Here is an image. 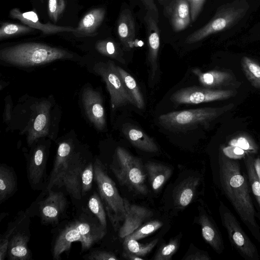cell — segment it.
<instances>
[{"instance_id":"cell-33","label":"cell","mask_w":260,"mask_h":260,"mask_svg":"<svg viewBox=\"0 0 260 260\" xmlns=\"http://www.w3.org/2000/svg\"><path fill=\"white\" fill-rule=\"evenodd\" d=\"M95 48L98 52L105 56L113 58L122 63L125 62L121 49L112 40H100L96 43Z\"/></svg>"},{"instance_id":"cell-6","label":"cell","mask_w":260,"mask_h":260,"mask_svg":"<svg viewBox=\"0 0 260 260\" xmlns=\"http://www.w3.org/2000/svg\"><path fill=\"white\" fill-rule=\"evenodd\" d=\"M222 112L214 108H203L173 111L160 115L159 124L165 128L174 131L193 129L207 124Z\"/></svg>"},{"instance_id":"cell-9","label":"cell","mask_w":260,"mask_h":260,"mask_svg":"<svg viewBox=\"0 0 260 260\" xmlns=\"http://www.w3.org/2000/svg\"><path fill=\"white\" fill-rule=\"evenodd\" d=\"M114 65L115 63L111 60L106 63L100 62L94 64L93 70L105 81L113 109L129 104L134 105Z\"/></svg>"},{"instance_id":"cell-18","label":"cell","mask_w":260,"mask_h":260,"mask_svg":"<svg viewBox=\"0 0 260 260\" xmlns=\"http://www.w3.org/2000/svg\"><path fill=\"white\" fill-rule=\"evenodd\" d=\"M198 222L206 242L218 254L223 252L224 245L221 233L214 220L204 209L200 213Z\"/></svg>"},{"instance_id":"cell-32","label":"cell","mask_w":260,"mask_h":260,"mask_svg":"<svg viewBox=\"0 0 260 260\" xmlns=\"http://www.w3.org/2000/svg\"><path fill=\"white\" fill-rule=\"evenodd\" d=\"M253 157L252 154H249L243 158L250 187L260 208V182L255 172Z\"/></svg>"},{"instance_id":"cell-4","label":"cell","mask_w":260,"mask_h":260,"mask_svg":"<svg viewBox=\"0 0 260 260\" xmlns=\"http://www.w3.org/2000/svg\"><path fill=\"white\" fill-rule=\"evenodd\" d=\"M110 168L121 186L137 194L148 193L147 174L140 158L134 156L125 149L118 147Z\"/></svg>"},{"instance_id":"cell-8","label":"cell","mask_w":260,"mask_h":260,"mask_svg":"<svg viewBox=\"0 0 260 260\" xmlns=\"http://www.w3.org/2000/svg\"><path fill=\"white\" fill-rule=\"evenodd\" d=\"M246 11L244 8L232 6L220 8L208 23L186 38L185 43H194L212 34L231 28L244 16Z\"/></svg>"},{"instance_id":"cell-19","label":"cell","mask_w":260,"mask_h":260,"mask_svg":"<svg viewBox=\"0 0 260 260\" xmlns=\"http://www.w3.org/2000/svg\"><path fill=\"white\" fill-rule=\"evenodd\" d=\"M17 228L9 240L8 258L10 260L31 259L32 254L28 247L30 236L24 231L17 230Z\"/></svg>"},{"instance_id":"cell-35","label":"cell","mask_w":260,"mask_h":260,"mask_svg":"<svg viewBox=\"0 0 260 260\" xmlns=\"http://www.w3.org/2000/svg\"><path fill=\"white\" fill-rule=\"evenodd\" d=\"M34 28L25 24L4 22L0 27V40L27 34L34 31Z\"/></svg>"},{"instance_id":"cell-25","label":"cell","mask_w":260,"mask_h":260,"mask_svg":"<svg viewBox=\"0 0 260 260\" xmlns=\"http://www.w3.org/2000/svg\"><path fill=\"white\" fill-rule=\"evenodd\" d=\"M123 132L131 144L143 151L155 153L158 147L153 139L138 127L126 125L123 128Z\"/></svg>"},{"instance_id":"cell-3","label":"cell","mask_w":260,"mask_h":260,"mask_svg":"<svg viewBox=\"0 0 260 260\" xmlns=\"http://www.w3.org/2000/svg\"><path fill=\"white\" fill-rule=\"evenodd\" d=\"M73 57L71 53L64 49L32 42L17 44L0 51V59L3 61L25 67L42 65Z\"/></svg>"},{"instance_id":"cell-24","label":"cell","mask_w":260,"mask_h":260,"mask_svg":"<svg viewBox=\"0 0 260 260\" xmlns=\"http://www.w3.org/2000/svg\"><path fill=\"white\" fill-rule=\"evenodd\" d=\"M168 13L172 26L176 31L185 29L190 22V8L186 0H175L172 2Z\"/></svg>"},{"instance_id":"cell-31","label":"cell","mask_w":260,"mask_h":260,"mask_svg":"<svg viewBox=\"0 0 260 260\" xmlns=\"http://www.w3.org/2000/svg\"><path fill=\"white\" fill-rule=\"evenodd\" d=\"M158 241V239H155L149 243L142 244L135 239L124 238L123 243V251L144 258V257L154 248Z\"/></svg>"},{"instance_id":"cell-41","label":"cell","mask_w":260,"mask_h":260,"mask_svg":"<svg viewBox=\"0 0 260 260\" xmlns=\"http://www.w3.org/2000/svg\"><path fill=\"white\" fill-rule=\"evenodd\" d=\"M66 4L65 0H48V11L50 18L56 23L62 16Z\"/></svg>"},{"instance_id":"cell-21","label":"cell","mask_w":260,"mask_h":260,"mask_svg":"<svg viewBox=\"0 0 260 260\" xmlns=\"http://www.w3.org/2000/svg\"><path fill=\"white\" fill-rule=\"evenodd\" d=\"M118 37L125 50L133 48L136 36L135 23L131 11L127 8L121 11L117 21Z\"/></svg>"},{"instance_id":"cell-13","label":"cell","mask_w":260,"mask_h":260,"mask_svg":"<svg viewBox=\"0 0 260 260\" xmlns=\"http://www.w3.org/2000/svg\"><path fill=\"white\" fill-rule=\"evenodd\" d=\"M47 197L39 202V214L43 224H56L67 207V198L62 192L51 190Z\"/></svg>"},{"instance_id":"cell-34","label":"cell","mask_w":260,"mask_h":260,"mask_svg":"<svg viewBox=\"0 0 260 260\" xmlns=\"http://www.w3.org/2000/svg\"><path fill=\"white\" fill-rule=\"evenodd\" d=\"M241 64L248 80L254 87L260 89V65L247 56L242 57Z\"/></svg>"},{"instance_id":"cell-30","label":"cell","mask_w":260,"mask_h":260,"mask_svg":"<svg viewBox=\"0 0 260 260\" xmlns=\"http://www.w3.org/2000/svg\"><path fill=\"white\" fill-rule=\"evenodd\" d=\"M114 67L131 96L134 106L139 109H143L145 106L144 100L136 81L132 75L119 66L115 64Z\"/></svg>"},{"instance_id":"cell-27","label":"cell","mask_w":260,"mask_h":260,"mask_svg":"<svg viewBox=\"0 0 260 260\" xmlns=\"http://www.w3.org/2000/svg\"><path fill=\"white\" fill-rule=\"evenodd\" d=\"M152 188L158 191L170 178L172 170L168 166L153 161H148L145 165Z\"/></svg>"},{"instance_id":"cell-17","label":"cell","mask_w":260,"mask_h":260,"mask_svg":"<svg viewBox=\"0 0 260 260\" xmlns=\"http://www.w3.org/2000/svg\"><path fill=\"white\" fill-rule=\"evenodd\" d=\"M10 16L13 19L19 20L24 24L41 30L45 35L63 32L73 33L75 31V28L71 26H59L50 22L42 23L37 13L34 11L22 12L18 8H15L10 11Z\"/></svg>"},{"instance_id":"cell-1","label":"cell","mask_w":260,"mask_h":260,"mask_svg":"<svg viewBox=\"0 0 260 260\" xmlns=\"http://www.w3.org/2000/svg\"><path fill=\"white\" fill-rule=\"evenodd\" d=\"M219 182L222 190L253 237L260 244V227L256 217L247 180L238 161L221 152L219 157Z\"/></svg>"},{"instance_id":"cell-15","label":"cell","mask_w":260,"mask_h":260,"mask_svg":"<svg viewBox=\"0 0 260 260\" xmlns=\"http://www.w3.org/2000/svg\"><path fill=\"white\" fill-rule=\"evenodd\" d=\"M82 101L89 120L98 130H103L106 127V121L100 93L91 87L84 88Z\"/></svg>"},{"instance_id":"cell-45","label":"cell","mask_w":260,"mask_h":260,"mask_svg":"<svg viewBox=\"0 0 260 260\" xmlns=\"http://www.w3.org/2000/svg\"><path fill=\"white\" fill-rule=\"evenodd\" d=\"M211 258L206 252L199 250L186 254L182 259L184 260H210Z\"/></svg>"},{"instance_id":"cell-44","label":"cell","mask_w":260,"mask_h":260,"mask_svg":"<svg viewBox=\"0 0 260 260\" xmlns=\"http://www.w3.org/2000/svg\"><path fill=\"white\" fill-rule=\"evenodd\" d=\"M186 1L189 5L191 21L194 22L201 13L206 0Z\"/></svg>"},{"instance_id":"cell-37","label":"cell","mask_w":260,"mask_h":260,"mask_svg":"<svg viewBox=\"0 0 260 260\" xmlns=\"http://www.w3.org/2000/svg\"><path fill=\"white\" fill-rule=\"evenodd\" d=\"M162 225L163 222L160 220L157 219L150 220L141 225L124 238L138 240L145 238L158 230Z\"/></svg>"},{"instance_id":"cell-12","label":"cell","mask_w":260,"mask_h":260,"mask_svg":"<svg viewBox=\"0 0 260 260\" xmlns=\"http://www.w3.org/2000/svg\"><path fill=\"white\" fill-rule=\"evenodd\" d=\"M85 165L81 158L73 154L66 162L55 185L64 186L72 198L80 200L82 196L81 174Z\"/></svg>"},{"instance_id":"cell-47","label":"cell","mask_w":260,"mask_h":260,"mask_svg":"<svg viewBox=\"0 0 260 260\" xmlns=\"http://www.w3.org/2000/svg\"><path fill=\"white\" fill-rule=\"evenodd\" d=\"M122 255L123 257L128 260H144L145 259L143 257L125 251H123Z\"/></svg>"},{"instance_id":"cell-26","label":"cell","mask_w":260,"mask_h":260,"mask_svg":"<svg viewBox=\"0 0 260 260\" xmlns=\"http://www.w3.org/2000/svg\"><path fill=\"white\" fill-rule=\"evenodd\" d=\"M73 154V148L69 143L63 142L59 144L48 183L45 191L47 192L55 185L66 162Z\"/></svg>"},{"instance_id":"cell-23","label":"cell","mask_w":260,"mask_h":260,"mask_svg":"<svg viewBox=\"0 0 260 260\" xmlns=\"http://www.w3.org/2000/svg\"><path fill=\"white\" fill-rule=\"evenodd\" d=\"M200 179L190 176L184 179L175 188L173 193V201L175 206L182 209L188 206L195 196Z\"/></svg>"},{"instance_id":"cell-20","label":"cell","mask_w":260,"mask_h":260,"mask_svg":"<svg viewBox=\"0 0 260 260\" xmlns=\"http://www.w3.org/2000/svg\"><path fill=\"white\" fill-rule=\"evenodd\" d=\"M106 14L103 8H96L87 12L80 21L73 34L79 37H92L103 22Z\"/></svg>"},{"instance_id":"cell-28","label":"cell","mask_w":260,"mask_h":260,"mask_svg":"<svg viewBox=\"0 0 260 260\" xmlns=\"http://www.w3.org/2000/svg\"><path fill=\"white\" fill-rule=\"evenodd\" d=\"M192 72L198 77L201 84L208 88L225 86L233 80L232 75L225 71H210L203 73L195 68Z\"/></svg>"},{"instance_id":"cell-43","label":"cell","mask_w":260,"mask_h":260,"mask_svg":"<svg viewBox=\"0 0 260 260\" xmlns=\"http://www.w3.org/2000/svg\"><path fill=\"white\" fill-rule=\"evenodd\" d=\"M87 259L90 260H117L118 258L113 252L103 250H96L87 255Z\"/></svg>"},{"instance_id":"cell-2","label":"cell","mask_w":260,"mask_h":260,"mask_svg":"<svg viewBox=\"0 0 260 260\" xmlns=\"http://www.w3.org/2000/svg\"><path fill=\"white\" fill-rule=\"evenodd\" d=\"M86 211L67 223L56 234L51 248L54 259H59L61 255L68 251L75 242L81 243L82 251H84L89 249L105 236L107 229L90 211Z\"/></svg>"},{"instance_id":"cell-16","label":"cell","mask_w":260,"mask_h":260,"mask_svg":"<svg viewBox=\"0 0 260 260\" xmlns=\"http://www.w3.org/2000/svg\"><path fill=\"white\" fill-rule=\"evenodd\" d=\"M123 201L125 217L118 232L119 237L122 239L134 232L153 215L151 210L144 206L132 204L125 198Z\"/></svg>"},{"instance_id":"cell-38","label":"cell","mask_w":260,"mask_h":260,"mask_svg":"<svg viewBox=\"0 0 260 260\" xmlns=\"http://www.w3.org/2000/svg\"><path fill=\"white\" fill-rule=\"evenodd\" d=\"M179 237L178 236L173 238L167 243L162 244L156 251L153 259L171 260L179 248L180 244Z\"/></svg>"},{"instance_id":"cell-11","label":"cell","mask_w":260,"mask_h":260,"mask_svg":"<svg viewBox=\"0 0 260 260\" xmlns=\"http://www.w3.org/2000/svg\"><path fill=\"white\" fill-rule=\"evenodd\" d=\"M234 94L231 90H214L191 86L180 89L171 96V100L178 104H198L229 99Z\"/></svg>"},{"instance_id":"cell-36","label":"cell","mask_w":260,"mask_h":260,"mask_svg":"<svg viewBox=\"0 0 260 260\" xmlns=\"http://www.w3.org/2000/svg\"><path fill=\"white\" fill-rule=\"evenodd\" d=\"M87 205L90 211L98 218L101 225L107 229V214L99 194L93 193L89 199Z\"/></svg>"},{"instance_id":"cell-14","label":"cell","mask_w":260,"mask_h":260,"mask_svg":"<svg viewBox=\"0 0 260 260\" xmlns=\"http://www.w3.org/2000/svg\"><path fill=\"white\" fill-rule=\"evenodd\" d=\"M47 155L45 147L40 145L28 159L27 176L31 187L34 190L43 189L46 181Z\"/></svg>"},{"instance_id":"cell-10","label":"cell","mask_w":260,"mask_h":260,"mask_svg":"<svg viewBox=\"0 0 260 260\" xmlns=\"http://www.w3.org/2000/svg\"><path fill=\"white\" fill-rule=\"evenodd\" d=\"M146 13L144 21L148 46V61L150 67L151 79L155 76L158 68V55L160 47V32L158 26V12L153 0H141Z\"/></svg>"},{"instance_id":"cell-42","label":"cell","mask_w":260,"mask_h":260,"mask_svg":"<svg viewBox=\"0 0 260 260\" xmlns=\"http://www.w3.org/2000/svg\"><path fill=\"white\" fill-rule=\"evenodd\" d=\"M229 146L239 147L248 154H252L256 151L257 147L256 145L247 137L241 136L232 140L229 144Z\"/></svg>"},{"instance_id":"cell-46","label":"cell","mask_w":260,"mask_h":260,"mask_svg":"<svg viewBox=\"0 0 260 260\" xmlns=\"http://www.w3.org/2000/svg\"><path fill=\"white\" fill-rule=\"evenodd\" d=\"M253 164L256 175L260 182V157H253Z\"/></svg>"},{"instance_id":"cell-22","label":"cell","mask_w":260,"mask_h":260,"mask_svg":"<svg viewBox=\"0 0 260 260\" xmlns=\"http://www.w3.org/2000/svg\"><path fill=\"white\" fill-rule=\"evenodd\" d=\"M50 106V104L46 101L42 102L38 104L37 115L27 137L28 145H31L38 139L48 135Z\"/></svg>"},{"instance_id":"cell-7","label":"cell","mask_w":260,"mask_h":260,"mask_svg":"<svg viewBox=\"0 0 260 260\" xmlns=\"http://www.w3.org/2000/svg\"><path fill=\"white\" fill-rule=\"evenodd\" d=\"M219 212L222 225L225 228L231 244L246 260H259L256 246L242 228L230 209L220 201Z\"/></svg>"},{"instance_id":"cell-5","label":"cell","mask_w":260,"mask_h":260,"mask_svg":"<svg viewBox=\"0 0 260 260\" xmlns=\"http://www.w3.org/2000/svg\"><path fill=\"white\" fill-rule=\"evenodd\" d=\"M93 166L94 180L99 194L109 219L114 230L117 231L125 217L123 198L119 193L115 182L109 176L102 162L96 159Z\"/></svg>"},{"instance_id":"cell-29","label":"cell","mask_w":260,"mask_h":260,"mask_svg":"<svg viewBox=\"0 0 260 260\" xmlns=\"http://www.w3.org/2000/svg\"><path fill=\"white\" fill-rule=\"evenodd\" d=\"M16 175L12 168L6 164L0 166V204L12 197L17 190Z\"/></svg>"},{"instance_id":"cell-40","label":"cell","mask_w":260,"mask_h":260,"mask_svg":"<svg viewBox=\"0 0 260 260\" xmlns=\"http://www.w3.org/2000/svg\"><path fill=\"white\" fill-rule=\"evenodd\" d=\"M94 180V166L90 162L85 165L81 174L82 196H85L91 188Z\"/></svg>"},{"instance_id":"cell-39","label":"cell","mask_w":260,"mask_h":260,"mask_svg":"<svg viewBox=\"0 0 260 260\" xmlns=\"http://www.w3.org/2000/svg\"><path fill=\"white\" fill-rule=\"evenodd\" d=\"M20 219L21 218H17L15 221L10 223L6 233L2 236L0 239V260L4 259L7 255L10 238L20 224Z\"/></svg>"}]
</instances>
